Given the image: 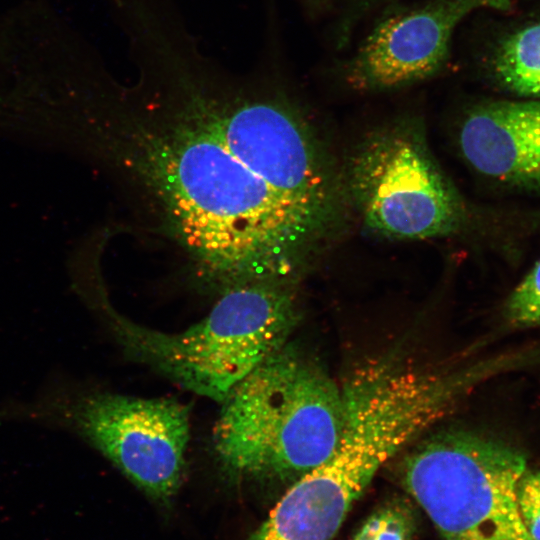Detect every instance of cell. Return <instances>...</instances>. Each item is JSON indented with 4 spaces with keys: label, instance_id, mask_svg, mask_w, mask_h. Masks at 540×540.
<instances>
[{
    "label": "cell",
    "instance_id": "277c9868",
    "mask_svg": "<svg viewBox=\"0 0 540 540\" xmlns=\"http://www.w3.org/2000/svg\"><path fill=\"white\" fill-rule=\"evenodd\" d=\"M101 311L130 358L218 402L287 343L298 320L294 284L279 282L227 290L203 319L174 333L135 323L107 302Z\"/></svg>",
    "mask_w": 540,
    "mask_h": 540
},
{
    "label": "cell",
    "instance_id": "7c38bea8",
    "mask_svg": "<svg viewBox=\"0 0 540 540\" xmlns=\"http://www.w3.org/2000/svg\"><path fill=\"white\" fill-rule=\"evenodd\" d=\"M505 314L515 326L540 325V260L510 295Z\"/></svg>",
    "mask_w": 540,
    "mask_h": 540
},
{
    "label": "cell",
    "instance_id": "52a82bcc",
    "mask_svg": "<svg viewBox=\"0 0 540 540\" xmlns=\"http://www.w3.org/2000/svg\"><path fill=\"white\" fill-rule=\"evenodd\" d=\"M364 224L384 237L425 240L457 232L466 209L412 118L370 132L352 153L344 180Z\"/></svg>",
    "mask_w": 540,
    "mask_h": 540
},
{
    "label": "cell",
    "instance_id": "9c48e42d",
    "mask_svg": "<svg viewBox=\"0 0 540 540\" xmlns=\"http://www.w3.org/2000/svg\"><path fill=\"white\" fill-rule=\"evenodd\" d=\"M459 147L480 174L540 192V101H492L473 107L459 130Z\"/></svg>",
    "mask_w": 540,
    "mask_h": 540
},
{
    "label": "cell",
    "instance_id": "30bf717a",
    "mask_svg": "<svg viewBox=\"0 0 540 540\" xmlns=\"http://www.w3.org/2000/svg\"><path fill=\"white\" fill-rule=\"evenodd\" d=\"M491 72L505 90L540 98V23L506 37L493 54Z\"/></svg>",
    "mask_w": 540,
    "mask_h": 540
},
{
    "label": "cell",
    "instance_id": "4fadbf2b",
    "mask_svg": "<svg viewBox=\"0 0 540 540\" xmlns=\"http://www.w3.org/2000/svg\"><path fill=\"white\" fill-rule=\"evenodd\" d=\"M517 498L526 530L532 540H540V470L526 471Z\"/></svg>",
    "mask_w": 540,
    "mask_h": 540
},
{
    "label": "cell",
    "instance_id": "3957f363",
    "mask_svg": "<svg viewBox=\"0 0 540 540\" xmlns=\"http://www.w3.org/2000/svg\"><path fill=\"white\" fill-rule=\"evenodd\" d=\"M196 106L230 150L288 204L332 235L349 200L311 126L264 65L236 74L220 63L189 84Z\"/></svg>",
    "mask_w": 540,
    "mask_h": 540
},
{
    "label": "cell",
    "instance_id": "8992f818",
    "mask_svg": "<svg viewBox=\"0 0 540 540\" xmlns=\"http://www.w3.org/2000/svg\"><path fill=\"white\" fill-rule=\"evenodd\" d=\"M521 452L466 432L436 435L402 466V482L442 540H532L518 506Z\"/></svg>",
    "mask_w": 540,
    "mask_h": 540
},
{
    "label": "cell",
    "instance_id": "6da1fadb",
    "mask_svg": "<svg viewBox=\"0 0 540 540\" xmlns=\"http://www.w3.org/2000/svg\"><path fill=\"white\" fill-rule=\"evenodd\" d=\"M136 71L128 86L108 72L94 96L113 159L196 275L219 294L294 283L329 235L230 150L165 68Z\"/></svg>",
    "mask_w": 540,
    "mask_h": 540
},
{
    "label": "cell",
    "instance_id": "8fae6325",
    "mask_svg": "<svg viewBox=\"0 0 540 540\" xmlns=\"http://www.w3.org/2000/svg\"><path fill=\"white\" fill-rule=\"evenodd\" d=\"M415 528L410 506L395 500L370 515L353 540H411Z\"/></svg>",
    "mask_w": 540,
    "mask_h": 540
},
{
    "label": "cell",
    "instance_id": "ba28073f",
    "mask_svg": "<svg viewBox=\"0 0 540 540\" xmlns=\"http://www.w3.org/2000/svg\"><path fill=\"white\" fill-rule=\"evenodd\" d=\"M512 0H430L383 19L347 65L356 89L380 91L434 76L446 64L454 30L478 9L507 10Z\"/></svg>",
    "mask_w": 540,
    "mask_h": 540
},
{
    "label": "cell",
    "instance_id": "7a4b0ae2",
    "mask_svg": "<svg viewBox=\"0 0 540 540\" xmlns=\"http://www.w3.org/2000/svg\"><path fill=\"white\" fill-rule=\"evenodd\" d=\"M221 403L213 449L238 476L299 478L332 455L342 432V389L288 343Z\"/></svg>",
    "mask_w": 540,
    "mask_h": 540
},
{
    "label": "cell",
    "instance_id": "5b68a950",
    "mask_svg": "<svg viewBox=\"0 0 540 540\" xmlns=\"http://www.w3.org/2000/svg\"><path fill=\"white\" fill-rule=\"evenodd\" d=\"M0 420L78 435L157 501L168 502L181 484L190 421L188 408L176 400L91 390L62 376L32 400L2 406Z\"/></svg>",
    "mask_w": 540,
    "mask_h": 540
}]
</instances>
